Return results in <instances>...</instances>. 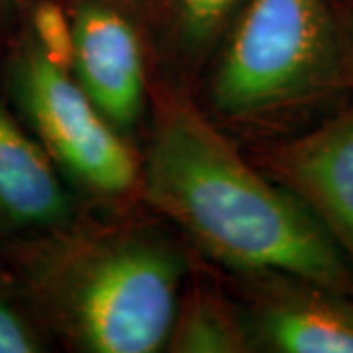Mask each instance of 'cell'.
I'll use <instances>...</instances> for the list:
<instances>
[{"instance_id": "1", "label": "cell", "mask_w": 353, "mask_h": 353, "mask_svg": "<svg viewBox=\"0 0 353 353\" xmlns=\"http://www.w3.org/2000/svg\"><path fill=\"white\" fill-rule=\"evenodd\" d=\"M141 206L222 271H283L353 299V265L306 204L196 106L153 79Z\"/></svg>"}, {"instance_id": "2", "label": "cell", "mask_w": 353, "mask_h": 353, "mask_svg": "<svg viewBox=\"0 0 353 353\" xmlns=\"http://www.w3.org/2000/svg\"><path fill=\"white\" fill-rule=\"evenodd\" d=\"M87 212L69 226L0 243L53 343L77 353L165 352L192 248L159 216Z\"/></svg>"}, {"instance_id": "3", "label": "cell", "mask_w": 353, "mask_h": 353, "mask_svg": "<svg viewBox=\"0 0 353 353\" xmlns=\"http://www.w3.org/2000/svg\"><path fill=\"white\" fill-rule=\"evenodd\" d=\"M192 101L230 138L265 141L353 101V59L332 0H243Z\"/></svg>"}, {"instance_id": "4", "label": "cell", "mask_w": 353, "mask_h": 353, "mask_svg": "<svg viewBox=\"0 0 353 353\" xmlns=\"http://www.w3.org/2000/svg\"><path fill=\"white\" fill-rule=\"evenodd\" d=\"M2 92L85 208L112 214L141 206V148L51 63L26 26L4 57Z\"/></svg>"}, {"instance_id": "5", "label": "cell", "mask_w": 353, "mask_h": 353, "mask_svg": "<svg viewBox=\"0 0 353 353\" xmlns=\"http://www.w3.org/2000/svg\"><path fill=\"white\" fill-rule=\"evenodd\" d=\"M71 75L124 138L143 136L153 69L138 0H69ZM139 145V143H138Z\"/></svg>"}, {"instance_id": "6", "label": "cell", "mask_w": 353, "mask_h": 353, "mask_svg": "<svg viewBox=\"0 0 353 353\" xmlns=\"http://www.w3.org/2000/svg\"><path fill=\"white\" fill-rule=\"evenodd\" d=\"M220 277L240 304L253 353H353L352 296L283 271Z\"/></svg>"}, {"instance_id": "7", "label": "cell", "mask_w": 353, "mask_h": 353, "mask_svg": "<svg viewBox=\"0 0 353 353\" xmlns=\"http://www.w3.org/2000/svg\"><path fill=\"white\" fill-rule=\"evenodd\" d=\"M248 157L306 204L353 265V101L299 132L250 143Z\"/></svg>"}, {"instance_id": "8", "label": "cell", "mask_w": 353, "mask_h": 353, "mask_svg": "<svg viewBox=\"0 0 353 353\" xmlns=\"http://www.w3.org/2000/svg\"><path fill=\"white\" fill-rule=\"evenodd\" d=\"M87 212L0 90V243L69 226Z\"/></svg>"}, {"instance_id": "9", "label": "cell", "mask_w": 353, "mask_h": 353, "mask_svg": "<svg viewBox=\"0 0 353 353\" xmlns=\"http://www.w3.org/2000/svg\"><path fill=\"white\" fill-rule=\"evenodd\" d=\"M243 0H141L153 79L192 92Z\"/></svg>"}, {"instance_id": "10", "label": "cell", "mask_w": 353, "mask_h": 353, "mask_svg": "<svg viewBox=\"0 0 353 353\" xmlns=\"http://www.w3.org/2000/svg\"><path fill=\"white\" fill-rule=\"evenodd\" d=\"M167 353H253L248 324L224 279L192 269L176 303Z\"/></svg>"}, {"instance_id": "11", "label": "cell", "mask_w": 353, "mask_h": 353, "mask_svg": "<svg viewBox=\"0 0 353 353\" xmlns=\"http://www.w3.org/2000/svg\"><path fill=\"white\" fill-rule=\"evenodd\" d=\"M53 338L18 283L0 265V353H46Z\"/></svg>"}, {"instance_id": "12", "label": "cell", "mask_w": 353, "mask_h": 353, "mask_svg": "<svg viewBox=\"0 0 353 353\" xmlns=\"http://www.w3.org/2000/svg\"><path fill=\"white\" fill-rule=\"evenodd\" d=\"M26 30L51 63L71 73L73 63V14L69 2L36 0L30 6Z\"/></svg>"}, {"instance_id": "13", "label": "cell", "mask_w": 353, "mask_h": 353, "mask_svg": "<svg viewBox=\"0 0 353 353\" xmlns=\"http://www.w3.org/2000/svg\"><path fill=\"white\" fill-rule=\"evenodd\" d=\"M338 10V16H340L341 30H343V36H345V41H347V48H350V53H352L353 59V0L343 4Z\"/></svg>"}, {"instance_id": "14", "label": "cell", "mask_w": 353, "mask_h": 353, "mask_svg": "<svg viewBox=\"0 0 353 353\" xmlns=\"http://www.w3.org/2000/svg\"><path fill=\"white\" fill-rule=\"evenodd\" d=\"M16 6H18V0H0V24L12 16Z\"/></svg>"}, {"instance_id": "15", "label": "cell", "mask_w": 353, "mask_h": 353, "mask_svg": "<svg viewBox=\"0 0 353 353\" xmlns=\"http://www.w3.org/2000/svg\"><path fill=\"white\" fill-rule=\"evenodd\" d=\"M332 2H334V6H336V8H340V6L347 4V2H352V0H332Z\"/></svg>"}, {"instance_id": "16", "label": "cell", "mask_w": 353, "mask_h": 353, "mask_svg": "<svg viewBox=\"0 0 353 353\" xmlns=\"http://www.w3.org/2000/svg\"><path fill=\"white\" fill-rule=\"evenodd\" d=\"M138 2H141V0H138Z\"/></svg>"}]
</instances>
